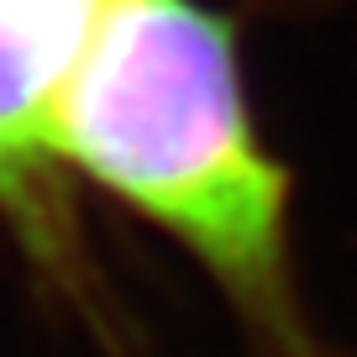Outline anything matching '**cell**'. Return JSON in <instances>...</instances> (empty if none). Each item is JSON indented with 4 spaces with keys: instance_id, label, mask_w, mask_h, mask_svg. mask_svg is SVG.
Here are the masks:
<instances>
[{
    "instance_id": "6da1fadb",
    "label": "cell",
    "mask_w": 357,
    "mask_h": 357,
    "mask_svg": "<svg viewBox=\"0 0 357 357\" xmlns=\"http://www.w3.org/2000/svg\"><path fill=\"white\" fill-rule=\"evenodd\" d=\"M68 184L190 252L257 357H331L294 279L289 174L263 142L231 16L205 0H105L53 111Z\"/></svg>"
},
{
    "instance_id": "7a4b0ae2",
    "label": "cell",
    "mask_w": 357,
    "mask_h": 357,
    "mask_svg": "<svg viewBox=\"0 0 357 357\" xmlns=\"http://www.w3.org/2000/svg\"><path fill=\"white\" fill-rule=\"evenodd\" d=\"M105 0H0V221L26 263L89 310L74 184L53 153V111Z\"/></svg>"
}]
</instances>
